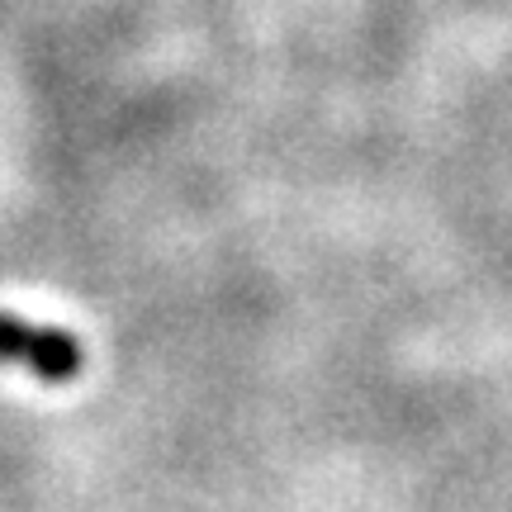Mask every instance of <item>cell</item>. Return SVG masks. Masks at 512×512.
I'll return each instance as SVG.
<instances>
[{"label": "cell", "mask_w": 512, "mask_h": 512, "mask_svg": "<svg viewBox=\"0 0 512 512\" xmlns=\"http://www.w3.org/2000/svg\"><path fill=\"white\" fill-rule=\"evenodd\" d=\"M0 361L34 370L38 380L48 384H62L81 370V347H76L72 332L38 328V323H24L15 313H0Z\"/></svg>", "instance_id": "cell-1"}]
</instances>
